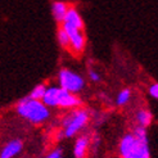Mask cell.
I'll return each instance as SVG.
<instances>
[{
    "mask_svg": "<svg viewBox=\"0 0 158 158\" xmlns=\"http://www.w3.org/2000/svg\"><path fill=\"white\" fill-rule=\"evenodd\" d=\"M17 113L28 120L32 123H40L49 118V109L48 106L43 103V100L32 99L26 97L18 102L17 104Z\"/></svg>",
    "mask_w": 158,
    "mask_h": 158,
    "instance_id": "6da1fadb",
    "label": "cell"
},
{
    "mask_svg": "<svg viewBox=\"0 0 158 158\" xmlns=\"http://www.w3.org/2000/svg\"><path fill=\"white\" fill-rule=\"evenodd\" d=\"M120 154L122 158H151L148 140L139 139L129 132L120 141Z\"/></svg>",
    "mask_w": 158,
    "mask_h": 158,
    "instance_id": "7a4b0ae2",
    "label": "cell"
},
{
    "mask_svg": "<svg viewBox=\"0 0 158 158\" xmlns=\"http://www.w3.org/2000/svg\"><path fill=\"white\" fill-rule=\"evenodd\" d=\"M88 120H89V114L84 109H78L72 113H69L63 120V126H64L63 135L66 138H72L86 125Z\"/></svg>",
    "mask_w": 158,
    "mask_h": 158,
    "instance_id": "3957f363",
    "label": "cell"
},
{
    "mask_svg": "<svg viewBox=\"0 0 158 158\" xmlns=\"http://www.w3.org/2000/svg\"><path fill=\"white\" fill-rule=\"evenodd\" d=\"M58 78H59L60 88L69 91V93H73V94L81 91L85 86L84 78L78 73L73 72V71H71V69H67V68H63L59 71Z\"/></svg>",
    "mask_w": 158,
    "mask_h": 158,
    "instance_id": "277c9868",
    "label": "cell"
},
{
    "mask_svg": "<svg viewBox=\"0 0 158 158\" xmlns=\"http://www.w3.org/2000/svg\"><path fill=\"white\" fill-rule=\"evenodd\" d=\"M67 31V34L69 35V40H71V46L72 49L76 50V52H81L85 46V37L84 35L81 34V30H78L73 26L68 25V23H64L63 22V27Z\"/></svg>",
    "mask_w": 158,
    "mask_h": 158,
    "instance_id": "5b68a950",
    "label": "cell"
},
{
    "mask_svg": "<svg viewBox=\"0 0 158 158\" xmlns=\"http://www.w3.org/2000/svg\"><path fill=\"white\" fill-rule=\"evenodd\" d=\"M80 104H81V100L76 95H73V93H69V91L60 88L59 97H58V107L72 108V107H77Z\"/></svg>",
    "mask_w": 158,
    "mask_h": 158,
    "instance_id": "8992f818",
    "label": "cell"
},
{
    "mask_svg": "<svg viewBox=\"0 0 158 158\" xmlns=\"http://www.w3.org/2000/svg\"><path fill=\"white\" fill-rule=\"evenodd\" d=\"M22 141L19 139H14L10 140L3 149L2 153H0V158H13L14 156H17L21 151H22Z\"/></svg>",
    "mask_w": 158,
    "mask_h": 158,
    "instance_id": "52a82bcc",
    "label": "cell"
},
{
    "mask_svg": "<svg viewBox=\"0 0 158 158\" xmlns=\"http://www.w3.org/2000/svg\"><path fill=\"white\" fill-rule=\"evenodd\" d=\"M60 88H55V86H50L46 89V93L43 98V103L48 107H58V97H59Z\"/></svg>",
    "mask_w": 158,
    "mask_h": 158,
    "instance_id": "ba28073f",
    "label": "cell"
},
{
    "mask_svg": "<svg viewBox=\"0 0 158 158\" xmlns=\"http://www.w3.org/2000/svg\"><path fill=\"white\" fill-rule=\"evenodd\" d=\"M52 12H53V17L55 21L58 22H64L66 19V15L68 12V8L64 3L62 2H55L52 5Z\"/></svg>",
    "mask_w": 158,
    "mask_h": 158,
    "instance_id": "9c48e42d",
    "label": "cell"
},
{
    "mask_svg": "<svg viewBox=\"0 0 158 158\" xmlns=\"http://www.w3.org/2000/svg\"><path fill=\"white\" fill-rule=\"evenodd\" d=\"M88 147H89V139L86 136H80L73 147V154L76 158H84L86 154V151H88Z\"/></svg>",
    "mask_w": 158,
    "mask_h": 158,
    "instance_id": "30bf717a",
    "label": "cell"
},
{
    "mask_svg": "<svg viewBox=\"0 0 158 158\" xmlns=\"http://www.w3.org/2000/svg\"><path fill=\"white\" fill-rule=\"evenodd\" d=\"M64 23H68V25L73 26V27H76L78 30H81L82 26H84L80 14H78L77 10L73 9V8H69V9H68L67 15H66V19H64Z\"/></svg>",
    "mask_w": 158,
    "mask_h": 158,
    "instance_id": "8fae6325",
    "label": "cell"
},
{
    "mask_svg": "<svg viewBox=\"0 0 158 158\" xmlns=\"http://www.w3.org/2000/svg\"><path fill=\"white\" fill-rule=\"evenodd\" d=\"M135 117H136L139 126H143V127H147V126H149L152 122V113L147 109H139Z\"/></svg>",
    "mask_w": 158,
    "mask_h": 158,
    "instance_id": "7c38bea8",
    "label": "cell"
},
{
    "mask_svg": "<svg viewBox=\"0 0 158 158\" xmlns=\"http://www.w3.org/2000/svg\"><path fill=\"white\" fill-rule=\"evenodd\" d=\"M46 89L48 88H45V85H37L35 86V88L31 90L30 93V98H32V99H37V100H43L44 95H45V93H46Z\"/></svg>",
    "mask_w": 158,
    "mask_h": 158,
    "instance_id": "4fadbf2b",
    "label": "cell"
},
{
    "mask_svg": "<svg viewBox=\"0 0 158 158\" xmlns=\"http://www.w3.org/2000/svg\"><path fill=\"white\" fill-rule=\"evenodd\" d=\"M130 98H131V91H130V89H123V90H121L120 93H118L117 99H116V103H117L118 106H125V104L130 100Z\"/></svg>",
    "mask_w": 158,
    "mask_h": 158,
    "instance_id": "5bb4252c",
    "label": "cell"
},
{
    "mask_svg": "<svg viewBox=\"0 0 158 158\" xmlns=\"http://www.w3.org/2000/svg\"><path fill=\"white\" fill-rule=\"evenodd\" d=\"M58 41L62 46H67L68 44H71V40H69V35L67 34V31L64 28H60L58 31Z\"/></svg>",
    "mask_w": 158,
    "mask_h": 158,
    "instance_id": "9a60e30c",
    "label": "cell"
},
{
    "mask_svg": "<svg viewBox=\"0 0 158 158\" xmlns=\"http://www.w3.org/2000/svg\"><path fill=\"white\" fill-rule=\"evenodd\" d=\"M44 158H63V157H62V149H60V148L54 149L53 152H50L48 156H45Z\"/></svg>",
    "mask_w": 158,
    "mask_h": 158,
    "instance_id": "2e32d148",
    "label": "cell"
},
{
    "mask_svg": "<svg viewBox=\"0 0 158 158\" xmlns=\"http://www.w3.org/2000/svg\"><path fill=\"white\" fill-rule=\"evenodd\" d=\"M149 95L154 99H158V84H153L149 88Z\"/></svg>",
    "mask_w": 158,
    "mask_h": 158,
    "instance_id": "e0dca14e",
    "label": "cell"
},
{
    "mask_svg": "<svg viewBox=\"0 0 158 158\" xmlns=\"http://www.w3.org/2000/svg\"><path fill=\"white\" fill-rule=\"evenodd\" d=\"M89 77H90V80H91V81H99V80H100L99 75L95 72V71H93V69L89 71Z\"/></svg>",
    "mask_w": 158,
    "mask_h": 158,
    "instance_id": "ac0fdd59",
    "label": "cell"
}]
</instances>
